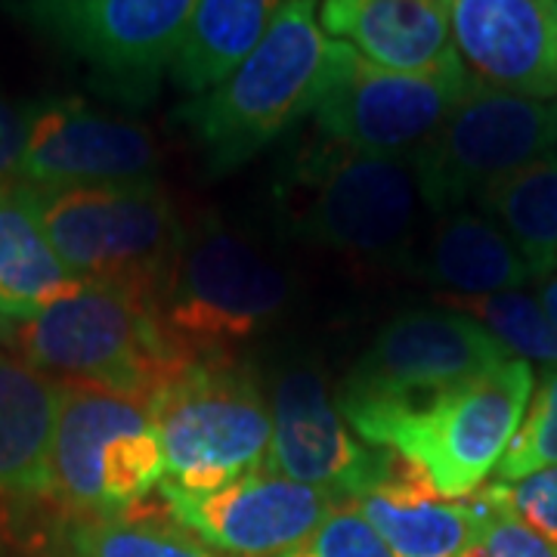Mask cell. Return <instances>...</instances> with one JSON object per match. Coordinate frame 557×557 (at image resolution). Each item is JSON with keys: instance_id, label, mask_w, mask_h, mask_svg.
I'll return each mask as SVG.
<instances>
[{"instance_id": "11", "label": "cell", "mask_w": 557, "mask_h": 557, "mask_svg": "<svg viewBox=\"0 0 557 557\" xmlns=\"http://www.w3.org/2000/svg\"><path fill=\"white\" fill-rule=\"evenodd\" d=\"M196 0H16L13 16L78 60L106 90L143 102L177 60Z\"/></svg>"}, {"instance_id": "6", "label": "cell", "mask_w": 557, "mask_h": 557, "mask_svg": "<svg viewBox=\"0 0 557 557\" xmlns=\"http://www.w3.org/2000/svg\"><path fill=\"white\" fill-rule=\"evenodd\" d=\"M164 449V480L214 493L267 465L270 403L258 369L239 357L201 359L149 399Z\"/></svg>"}, {"instance_id": "12", "label": "cell", "mask_w": 557, "mask_h": 557, "mask_svg": "<svg viewBox=\"0 0 557 557\" xmlns=\"http://www.w3.org/2000/svg\"><path fill=\"white\" fill-rule=\"evenodd\" d=\"M267 403L273 421L267 465L273 471L341 502H357L387 478L394 453L375 449L350 431L317 366L282 362L267 381Z\"/></svg>"}, {"instance_id": "32", "label": "cell", "mask_w": 557, "mask_h": 557, "mask_svg": "<svg viewBox=\"0 0 557 557\" xmlns=\"http://www.w3.org/2000/svg\"><path fill=\"white\" fill-rule=\"evenodd\" d=\"M10 325H13V322H3V319H0V338H7V335H10Z\"/></svg>"}, {"instance_id": "9", "label": "cell", "mask_w": 557, "mask_h": 557, "mask_svg": "<svg viewBox=\"0 0 557 557\" xmlns=\"http://www.w3.org/2000/svg\"><path fill=\"white\" fill-rule=\"evenodd\" d=\"M505 359L515 357H508L478 319L453 307H421L399 313L381 329L338 384L335 399L359 437L381 418L409 412Z\"/></svg>"}, {"instance_id": "28", "label": "cell", "mask_w": 557, "mask_h": 557, "mask_svg": "<svg viewBox=\"0 0 557 557\" xmlns=\"http://www.w3.org/2000/svg\"><path fill=\"white\" fill-rule=\"evenodd\" d=\"M298 552L300 557H394L354 502H341Z\"/></svg>"}, {"instance_id": "14", "label": "cell", "mask_w": 557, "mask_h": 557, "mask_svg": "<svg viewBox=\"0 0 557 557\" xmlns=\"http://www.w3.org/2000/svg\"><path fill=\"white\" fill-rule=\"evenodd\" d=\"M156 137L78 100L35 106L20 180L35 189L121 186L159 180Z\"/></svg>"}, {"instance_id": "33", "label": "cell", "mask_w": 557, "mask_h": 557, "mask_svg": "<svg viewBox=\"0 0 557 557\" xmlns=\"http://www.w3.org/2000/svg\"><path fill=\"white\" fill-rule=\"evenodd\" d=\"M282 557H300V552H292V555H282Z\"/></svg>"}, {"instance_id": "21", "label": "cell", "mask_w": 557, "mask_h": 557, "mask_svg": "<svg viewBox=\"0 0 557 557\" xmlns=\"http://www.w3.org/2000/svg\"><path fill=\"white\" fill-rule=\"evenodd\" d=\"M81 278L69 273L44 230L38 189L0 183V319L22 322L72 295Z\"/></svg>"}, {"instance_id": "10", "label": "cell", "mask_w": 557, "mask_h": 557, "mask_svg": "<svg viewBox=\"0 0 557 557\" xmlns=\"http://www.w3.org/2000/svg\"><path fill=\"white\" fill-rule=\"evenodd\" d=\"M557 152V102L527 100L471 78L456 109L416 156L421 205L440 218L461 211L533 161Z\"/></svg>"}, {"instance_id": "23", "label": "cell", "mask_w": 557, "mask_h": 557, "mask_svg": "<svg viewBox=\"0 0 557 557\" xmlns=\"http://www.w3.org/2000/svg\"><path fill=\"white\" fill-rule=\"evenodd\" d=\"M520 248L536 278L557 270V152L520 168L478 199Z\"/></svg>"}, {"instance_id": "27", "label": "cell", "mask_w": 557, "mask_h": 557, "mask_svg": "<svg viewBox=\"0 0 557 557\" xmlns=\"http://www.w3.org/2000/svg\"><path fill=\"white\" fill-rule=\"evenodd\" d=\"M483 496L557 545V468H545L511 483L496 480L483 490Z\"/></svg>"}, {"instance_id": "2", "label": "cell", "mask_w": 557, "mask_h": 557, "mask_svg": "<svg viewBox=\"0 0 557 557\" xmlns=\"http://www.w3.org/2000/svg\"><path fill=\"white\" fill-rule=\"evenodd\" d=\"M325 50L317 0H285L258 47L218 87L180 106L177 121L196 139L211 177L248 164L307 119Z\"/></svg>"}, {"instance_id": "16", "label": "cell", "mask_w": 557, "mask_h": 557, "mask_svg": "<svg viewBox=\"0 0 557 557\" xmlns=\"http://www.w3.org/2000/svg\"><path fill=\"white\" fill-rule=\"evenodd\" d=\"M152 418L149 403L84 384H60L57 431L50 446L47 502L69 523L106 518L102 453L131 424Z\"/></svg>"}, {"instance_id": "20", "label": "cell", "mask_w": 557, "mask_h": 557, "mask_svg": "<svg viewBox=\"0 0 557 557\" xmlns=\"http://www.w3.org/2000/svg\"><path fill=\"white\" fill-rule=\"evenodd\" d=\"M60 381L0 350V498L47 502Z\"/></svg>"}, {"instance_id": "13", "label": "cell", "mask_w": 557, "mask_h": 557, "mask_svg": "<svg viewBox=\"0 0 557 557\" xmlns=\"http://www.w3.org/2000/svg\"><path fill=\"white\" fill-rule=\"evenodd\" d=\"M168 515L218 555L282 557L298 552L341 505L325 490L263 465L214 493H186L161 480Z\"/></svg>"}, {"instance_id": "24", "label": "cell", "mask_w": 557, "mask_h": 557, "mask_svg": "<svg viewBox=\"0 0 557 557\" xmlns=\"http://www.w3.org/2000/svg\"><path fill=\"white\" fill-rule=\"evenodd\" d=\"M69 545L75 557H223L168 515L159 490L115 518L72 523Z\"/></svg>"}, {"instance_id": "1", "label": "cell", "mask_w": 557, "mask_h": 557, "mask_svg": "<svg viewBox=\"0 0 557 557\" xmlns=\"http://www.w3.org/2000/svg\"><path fill=\"white\" fill-rule=\"evenodd\" d=\"M7 341L60 384L100 387L143 403L193 366L168 335L159 307L102 282H81L38 317L13 322Z\"/></svg>"}, {"instance_id": "31", "label": "cell", "mask_w": 557, "mask_h": 557, "mask_svg": "<svg viewBox=\"0 0 557 557\" xmlns=\"http://www.w3.org/2000/svg\"><path fill=\"white\" fill-rule=\"evenodd\" d=\"M539 304L545 307V313L552 317V322L557 325V270L548 273V276L539 278V292H536Z\"/></svg>"}, {"instance_id": "8", "label": "cell", "mask_w": 557, "mask_h": 557, "mask_svg": "<svg viewBox=\"0 0 557 557\" xmlns=\"http://www.w3.org/2000/svg\"><path fill=\"white\" fill-rule=\"evenodd\" d=\"M458 53L424 72H394L329 40L307 119L329 143L366 156L412 159L468 90Z\"/></svg>"}, {"instance_id": "29", "label": "cell", "mask_w": 557, "mask_h": 557, "mask_svg": "<svg viewBox=\"0 0 557 557\" xmlns=\"http://www.w3.org/2000/svg\"><path fill=\"white\" fill-rule=\"evenodd\" d=\"M478 496L483 498V520L468 548L458 557H557L555 542L542 539L527 523L502 511L483 496V490Z\"/></svg>"}, {"instance_id": "3", "label": "cell", "mask_w": 557, "mask_h": 557, "mask_svg": "<svg viewBox=\"0 0 557 557\" xmlns=\"http://www.w3.org/2000/svg\"><path fill=\"white\" fill-rule=\"evenodd\" d=\"M44 230L69 273L164 307L186 230L159 180L38 189Z\"/></svg>"}, {"instance_id": "19", "label": "cell", "mask_w": 557, "mask_h": 557, "mask_svg": "<svg viewBox=\"0 0 557 557\" xmlns=\"http://www.w3.org/2000/svg\"><path fill=\"white\" fill-rule=\"evenodd\" d=\"M412 258L418 276L465 298L515 292L536 278L518 245L480 208L440 214L424 248Z\"/></svg>"}, {"instance_id": "26", "label": "cell", "mask_w": 557, "mask_h": 557, "mask_svg": "<svg viewBox=\"0 0 557 557\" xmlns=\"http://www.w3.org/2000/svg\"><path fill=\"white\" fill-rule=\"evenodd\" d=\"M545 468H557V366L542 369V381L533 387L518 434L498 461L496 474L502 483H511Z\"/></svg>"}, {"instance_id": "5", "label": "cell", "mask_w": 557, "mask_h": 557, "mask_svg": "<svg viewBox=\"0 0 557 557\" xmlns=\"http://www.w3.org/2000/svg\"><path fill=\"white\" fill-rule=\"evenodd\" d=\"M285 208L304 242L381 263L416 255L421 193L412 159L366 156L325 139L285 174Z\"/></svg>"}, {"instance_id": "4", "label": "cell", "mask_w": 557, "mask_h": 557, "mask_svg": "<svg viewBox=\"0 0 557 557\" xmlns=\"http://www.w3.org/2000/svg\"><path fill=\"white\" fill-rule=\"evenodd\" d=\"M533 397V366L505 359L421 406L369 424L359 440L406 458L443 498L480 493L505 458Z\"/></svg>"}, {"instance_id": "25", "label": "cell", "mask_w": 557, "mask_h": 557, "mask_svg": "<svg viewBox=\"0 0 557 557\" xmlns=\"http://www.w3.org/2000/svg\"><path fill=\"white\" fill-rule=\"evenodd\" d=\"M443 307H453L480 325L508 350V357L536 362L542 369L557 366V325L545 313L536 295L515 288L498 295H443Z\"/></svg>"}, {"instance_id": "15", "label": "cell", "mask_w": 557, "mask_h": 557, "mask_svg": "<svg viewBox=\"0 0 557 557\" xmlns=\"http://www.w3.org/2000/svg\"><path fill=\"white\" fill-rule=\"evenodd\" d=\"M468 75L527 100H557V0H449Z\"/></svg>"}, {"instance_id": "18", "label": "cell", "mask_w": 557, "mask_h": 557, "mask_svg": "<svg viewBox=\"0 0 557 557\" xmlns=\"http://www.w3.org/2000/svg\"><path fill=\"white\" fill-rule=\"evenodd\" d=\"M394 557H458L478 533L483 498L437 496L416 468L394 453L387 478L354 502Z\"/></svg>"}, {"instance_id": "30", "label": "cell", "mask_w": 557, "mask_h": 557, "mask_svg": "<svg viewBox=\"0 0 557 557\" xmlns=\"http://www.w3.org/2000/svg\"><path fill=\"white\" fill-rule=\"evenodd\" d=\"M32 115H35V106H16L0 97V183L20 177Z\"/></svg>"}, {"instance_id": "17", "label": "cell", "mask_w": 557, "mask_h": 557, "mask_svg": "<svg viewBox=\"0 0 557 557\" xmlns=\"http://www.w3.org/2000/svg\"><path fill=\"white\" fill-rule=\"evenodd\" d=\"M319 25L394 72H424L456 53L449 0H322Z\"/></svg>"}, {"instance_id": "22", "label": "cell", "mask_w": 557, "mask_h": 557, "mask_svg": "<svg viewBox=\"0 0 557 557\" xmlns=\"http://www.w3.org/2000/svg\"><path fill=\"white\" fill-rule=\"evenodd\" d=\"M282 3L285 0H196V13L171 65L174 84L186 97L218 87L258 47Z\"/></svg>"}, {"instance_id": "7", "label": "cell", "mask_w": 557, "mask_h": 557, "mask_svg": "<svg viewBox=\"0 0 557 557\" xmlns=\"http://www.w3.org/2000/svg\"><path fill=\"white\" fill-rule=\"evenodd\" d=\"M288 300L292 282L276 260L245 233L208 218L186 230L161 319L193 362L239 357L285 313Z\"/></svg>"}]
</instances>
